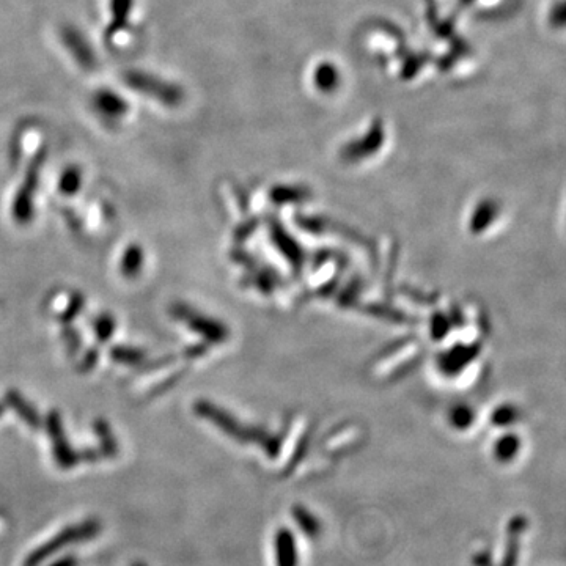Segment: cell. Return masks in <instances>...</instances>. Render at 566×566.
<instances>
[{"label": "cell", "instance_id": "8fae6325", "mask_svg": "<svg viewBox=\"0 0 566 566\" xmlns=\"http://www.w3.org/2000/svg\"><path fill=\"white\" fill-rule=\"evenodd\" d=\"M95 431L101 438V444H103V450L107 455H115L117 452V444H115L114 436H112L111 430L107 427V423L104 420H98L95 423Z\"/></svg>", "mask_w": 566, "mask_h": 566}, {"label": "cell", "instance_id": "4fadbf2b", "mask_svg": "<svg viewBox=\"0 0 566 566\" xmlns=\"http://www.w3.org/2000/svg\"><path fill=\"white\" fill-rule=\"evenodd\" d=\"M63 337L67 339L68 350H70L71 354L76 353L81 348V337H79L78 331H74L71 328L65 329Z\"/></svg>", "mask_w": 566, "mask_h": 566}, {"label": "cell", "instance_id": "3957f363", "mask_svg": "<svg viewBox=\"0 0 566 566\" xmlns=\"http://www.w3.org/2000/svg\"><path fill=\"white\" fill-rule=\"evenodd\" d=\"M96 524H84V526L73 527V529L67 530V532L60 533L59 537L54 538L51 543L46 544L40 551L35 552L29 560V566L37 565L41 560H45L46 557L56 552L57 549L67 546V544L73 543L74 540H84V538L90 537L96 532Z\"/></svg>", "mask_w": 566, "mask_h": 566}, {"label": "cell", "instance_id": "7a4b0ae2", "mask_svg": "<svg viewBox=\"0 0 566 566\" xmlns=\"http://www.w3.org/2000/svg\"><path fill=\"white\" fill-rule=\"evenodd\" d=\"M46 430H48V434L51 436L52 442H54V456H56L60 467L70 469V467L78 463L79 456L73 452V449L67 442V438H65V433H63L62 419H60L59 412H49L48 419H46Z\"/></svg>", "mask_w": 566, "mask_h": 566}, {"label": "cell", "instance_id": "8992f818", "mask_svg": "<svg viewBox=\"0 0 566 566\" xmlns=\"http://www.w3.org/2000/svg\"><path fill=\"white\" fill-rule=\"evenodd\" d=\"M142 266H144V250L137 244H131L125 250L122 261H120L123 276L126 279H134V277L139 276Z\"/></svg>", "mask_w": 566, "mask_h": 566}, {"label": "cell", "instance_id": "2e32d148", "mask_svg": "<svg viewBox=\"0 0 566 566\" xmlns=\"http://www.w3.org/2000/svg\"><path fill=\"white\" fill-rule=\"evenodd\" d=\"M5 408L4 406L0 405V416H2V414H4Z\"/></svg>", "mask_w": 566, "mask_h": 566}, {"label": "cell", "instance_id": "7c38bea8", "mask_svg": "<svg viewBox=\"0 0 566 566\" xmlns=\"http://www.w3.org/2000/svg\"><path fill=\"white\" fill-rule=\"evenodd\" d=\"M82 307H84V298H82V295L71 296L67 309L60 312L59 320L62 321V323H70V321H73L74 318L78 317Z\"/></svg>", "mask_w": 566, "mask_h": 566}, {"label": "cell", "instance_id": "e0dca14e", "mask_svg": "<svg viewBox=\"0 0 566 566\" xmlns=\"http://www.w3.org/2000/svg\"><path fill=\"white\" fill-rule=\"evenodd\" d=\"M136 566H142V565H136Z\"/></svg>", "mask_w": 566, "mask_h": 566}, {"label": "cell", "instance_id": "5bb4252c", "mask_svg": "<svg viewBox=\"0 0 566 566\" xmlns=\"http://www.w3.org/2000/svg\"><path fill=\"white\" fill-rule=\"evenodd\" d=\"M96 362H98V351L95 350V348H93V350H90L89 353L85 354L84 359H82L81 362V367H79V370H81V372H90V370H92L93 367H95Z\"/></svg>", "mask_w": 566, "mask_h": 566}, {"label": "cell", "instance_id": "52a82bcc", "mask_svg": "<svg viewBox=\"0 0 566 566\" xmlns=\"http://www.w3.org/2000/svg\"><path fill=\"white\" fill-rule=\"evenodd\" d=\"M546 24L552 32H566V0H549L546 7Z\"/></svg>", "mask_w": 566, "mask_h": 566}, {"label": "cell", "instance_id": "5b68a950", "mask_svg": "<svg viewBox=\"0 0 566 566\" xmlns=\"http://www.w3.org/2000/svg\"><path fill=\"white\" fill-rule=\"evenodd\" d=\"M34 194L35 192L21 186L13 202V217L19 224H27L34 217Z\"/></svg>", "mask_w": 566, "mask_h": 566}, {"label": "cell", "instance_id": "6da1fadb", "mask_svg": "<svg viewBox=\"0 0 566 566\" xmlns=\"http://www.w3.org/2000/svg\"><path fill=\"white\" fill-rule=\"evenodd\" d=\"M518 0H427L434 35L461 38L460 27L469 18L504 16Z\"/></svg>", "mask_w": 566, "mask_h": 566}, {"label": "cell", "instance_id": "277c9868", "mask_svg": "<svg viewBox=\"0 0 566 566\" xmlns=\"http://www.w3.org/2000/svg\"><path fill=\"white\" fill-rule=\"evenodd\" d=\"M5 401L10 408L15 409L16 414L21 417V420L29 425L32 430H38L41 427V419L38 412L35 411L34 406L30 405L29 401L19 394L18 390H8L5 395Z\"/></svg>", "mask_w": 566, "mask_h": 566}, {"label": "cell", "instance_id": "9c48e42d", "mask_svg": "<svg viewBox=\"0 0 566 566\" xmlns=\"http://www.w3.org/2000/svg\"><path fill=\"white\" fill-rule=\"evenodd\" d=\"M82 175L78 167H70V169L63 172L60 178L59 191L65 195L78 194L81 189Z\"/></svg>", "mask_w": 566, "mask_h": 566}, {"label": "cell", "instance_id": "ba28073f", "mask_svg": "<svg viewBox=\"0 0 566 566\" xmlns=\"http://www.w3.org/2000/svg\"><path fill=\"white\" fill-rule=\"evenodd\" d=\"M111 357L118 364L139 365L140 362L144 361L145 353L133 348V346H115L111 350Z\"/></svg>", "mask_w": 566, "mask_h": 566}, {"label": "cell", "instance_id": "9a60e30c", "mask_svg": "<svg viewBox=\"0 0 566 566\" xmlns=\"http://www.w3.org/2000/svg\"><path fill=\"white\" fill-rule=\"evenodd\" d=\"M56 566H74V560L73 559H65V560H63V562L57 563Z\"/></svg>", "mask_w": 566, "mask_h": 566}, {"label": "cell", "instance_id": "30bf717a", "mask_svg": "<svg viewBox=\"0 0 566 566\" xmlns=\"http://www.w3.org/2000/svg\"><path fill=\"white\" fill-rule=\"evenodd\" d=\"M115 326H117V323H115V318L112 315H109V313L100 315L93 323L96 339L100 340L101 343H106L114 335Z\"/></svg>", "mask_w": 566, "mask_h": 566}]
</instances>
